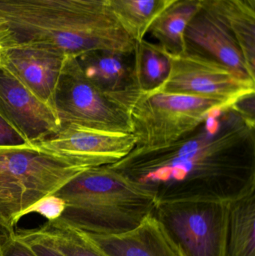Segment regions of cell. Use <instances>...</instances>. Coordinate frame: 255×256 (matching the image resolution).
Listing matches in <instances>:
<instances>
[{"instance_id":"1","label":"cell","mask_w":255,"mask_h":256,"mask_svg":"<svg viewBox=\"0 0 255 256\" xmlns=\"http://www.w3.org/2000/svg\"><path fill=\"white\" fill-rule=\"evenodd\" d=\"M110 166L152 186L157 200L189 196L235 200L255 186V120L234 106L175 142L134 148Z\"/></svg>"},{"instance_id":"2","label":"cell","mask_w":255,"mask_h":256,"mask_svg":"<svg viewBox=\"0 0 255 256\" xmlns=\"http://www.w3.org/2000/svg\"><path fill=\"white\" fill-rule=\"evenodd\" d=\"M135 46L107 0H0V50L34 48L79 58L97 50L132 54Z\"/></svg>"},{"instance_id":"3","label":"cell","mask_w":255,"mask_h":256,"mask_svg":"<svg viewBox=\"0 0 255 256\" xmlns=\"http://www.w3.org/2000/svg\"><path fill=\"white\" fill-rule=\"evenodd\" d=\"M53 195L66 208L58 219L93 234L115 236L137 228L152 213L157 192L109 165L85 170Z\"/></svg>"},{"instance_id":"4","label":"cell","mask_w":255,"mask_h":256,"mask_svg":"<svg viewBox=\"0 0 255 256\" xmlns=\"http://www.w3.org/2000/svg\"><path fill=\"white\" fill-rule=\"evenodd\" d=\"M109 165L92 158L53 154L34 143L0 146V213L15 228L22 212L85 170Z\"/></svg>"},{"instance_id":"5","label":"cell","mask_w":255,"mask_h":256,"mask_svg":"<svg viewBox=\"0 0 255 256\" xmlns=\"http://www.w3.org/2000/svg\"><path fill=\"white\" fill-rule=\"evenodd\" d=\"M230 201L205 196L157 200L152 214L181 256H226Z\"/></svg>"},{"instance_id":"6","label":"cell","mask_w":255,"mask_h":256,"mask_svg":"<svg viewBox=\"0 0 255 256\" xmlns=\"http://www.w3.org/2000/svg\"><path fill=\"white\" fill-rule=\"evenodd\" d=\"M224 102L157 90L140 91L130 108L136 147L154 148L184 138L208 118L231 109Z\"/></svg>"},{"instance_id":"7","label":"cell","mask_w":255,"mask_h":256,"mask_svg":"<svg viewBox=\"0 0 255 256\" xmlns=\"http://www.w3.org/2000/svg\"><path fill=\"white\" fill-rule=\"evenodd\" d=\"M61 127H79L131 134L129 109L118 94L106 92L84 74L78 58L69 57L54 98Z\"/></svg>"},{"instance_id":"8","label":"cell","mask_w":255,"mask_h":256,"mask_svg":"<svg viewBox=\"0 0 255 256\" xmlns=\"http://www.w3.org/2000/svg\"><path fill=\"white\" fill-rule=\"evenodd\" d=\"M166 52L170 68L157 91L214 99L231 108L255 94V80L202 52L188 48L180 54Z\"/></svg>"},{"instance_id":"9","label":"cell","mask_w":255,"mask_h":256,"mask_svg":"<svg viewBox=\"0 0 255 256\" xmlns=\"http://www.w3.org/2000/svg\"><path fill=\"white\" fill-rule=\"evenodd\" d=\"M0 117L29 144L51 138L61 129L55 110L1 66Z\"/></svg>"},{"instance_id":"10","label":"cell","mask_w":255,"mask_h":256,"mask_svg":"<svg viewBox=\"0 0 255 256\" xmlns=\"http://www.w3.org/2000/svg\"><path fill=\"white\" fill-rule=\"evenodd\" d=\"M34 144L53 154L101 159L112 164L136 147V138L127 132H106L70 124L61 127L54 136Z\"/></svg>"},{"instance_id":"11","label":"cell","mask_w":255,"mask_h":256,"mask_svg":"<svg viewBox=\"0 0 255 256\" xmlns=\"http://www.w3.org/2000/svg\"><path fill=\"white\" fill-rule=\"evenodd\" d=\"M69 57L46 50L11 48L0 50V66L55 110V90Z\"/></svg>"},{"instance_id":"12","label":"cell","mask_w":255,"mask_h":256,"mask_svg":"<svg viewBox=\"0 0 255 256\" xmlns=\"http://www.w3.org/2000/svg\"><path fill=\"white\" fill-rule=\"evenodd\" d=\"M185 40L187 48L202 52L241 74L255 80L227 24L202 2L200 8L186 30Z\"/></svg>"},{"instance_id":"13","label":"cell","mask_w":255,"mask_h":256,"mask_svg":"<svg viewBox=\"0 0 255 256\" xmlns=\"http://www.w3.org/2000/svg\"><path fill=\"white\" fill-rule=\"evenodd\" d=\"M83 232L106 256H181L152 213L137 228L124 234Z\"/></svg>"},{"instance_id":"14","label":"cell","mask_w":255,"mask_h":256,"mask_svg":"<svg viewBox=\"0 0 255 256\" xmlns=\"http://www.w3.org/2000/svg\"><path fill=\"white\" fill-rule=\"evenodd\" d=\"M133 54L97 50L78 58L85 76L106 92L116 94L132 103L140 90L133 76Z\"/></svg>"},{"instance_id":"15","label":"cell","mask_w":255,"mask_h":256,"mask_svg":"<svg viewBox=\"0 0 255 256\" xmlns=\"http://www.w3.org/2000/svg\"><path fill=\"white\" fill-rule=\"evenodd\" d=\"M227 24L255 78V6L243 0H204Z\"/></svg>"},{"instance_id":"16","label":"cell","mask_w":255,"mask_h":256,"mask_svg":"<svg viewBox=\"0 0 255 256\" xmlns=\"http://www.w3.org/2000/svg\"><path fill=\"white\" fill-rule=\"evenodd\" d=\"M226 256H255V188L229 202Z\"/></svg>"},{"instance_id":"17","label":"cell","mask_w":255,"mask_h":256,"mask_svg":"<svg viewBox=\"0 0 255 256\" xmlns=\"http://www.w3.org/2000/svg\"><path fill=\"white\" fill-rule=\"evenodd\" d=\"M200 7L201 2L196 0H178L157 18L148 32L169 54L184 52L186 30Z\"/></svg>"},{"instance_id":"18","label":"cell","mask_w":255,"mask_h":256,"mask_svg":"<svg viewBox=\"0 0 255 256\" xmlns=\"http://www.w3.org/2000/svg\"><path fill=\"white\" fill-rule=\"evenodd\" d=\"M178 0H107L115 20L136 42L145 39L159 16Z\"/></svg>"},{"instance_id":"19","label":"cell","mask_w":255,"mask_h":256,"mask_svg":"<svg viewBox=\"0 0 255 256\" xmlns=\"http://www.w3.org/2000/svg\"><path fill=\"white\" fill-rule=\"evenodd\" d=\"M15 233L48 244L64 256H106L83 232L60 219L47 220L40 228L19 230Z\"/></svg>"},{"instance_id":"20","label":"cell","mask_w":255,"mask_h":256,"mask_svg":"<svg viewBox=\"0 0 255 256\" xmlns=\"http://www.w3.org/2000/svg\"><path fill=\"white\" fill-rule=\"evenodd\" d=\"M170 64L166 50L158 44L143 39L136 42L133 54V80L140 91L158 88L169 74Z\"/></svg>"},{"instance_id":"21","label":"cell","mask_w":255,"mask_h":256,"mask_svg":"<svg viewBox=\"0 0 255 256\" xmlns=\"http://www.w3.org/2000/svg\"><path fill=\"white\" fill-rule=\"evenodd\" d=\"M66 208V203L62 198L56 196L49 195L40 198L26 210L22 212L21 216L31 213L38 214L48 221L55 220L62 215Z\"/></svg>"},{"instance_id":"22","label":"cell","mask_w":255,"mask_h":256,"mask_svg":"<svg viewBox=\"0 0 255 256\" xmlns=\"http://www.w3.org/2000/svg\"><path fill=\"white\" fill-rule=\"evenodd\" d=\"M0 256H36L23 240L14 237L0 250Z\"/></svg>"},{"instance_id":"23","label":"cell","mask_w":255,"mask_h":256,"mask_svg":"<svg viewBox=\"0 0 255 256\" xmlns=\"http://www.w3.org/2000/svg\"><path fill=\"white\" fill-rule=\"evenodd\" d=\"M15 236L25 242L36 256H64L55 248L44 242L31 238L17 236L16 233Z\"/></svg>"},{"instance_id":"24","label":"cell","mask_w":255,"mask_h":256,"mask_svg":"<svg viewBox=\"0 0 255 256\" xmlns=\"http://www.w3.org/2000/svg\"><path fill=\"white\" fill-rule=\"evenodd\" d=\"M25 142L22 137L0 117V146H16Z\"/></svg>"},{"instance_id":"25","label":"cell","mask_w":255,"mask_h":256,"mask_svg":"<svg viewBox=\"0 0 255 256\" xmlns=\"http://www.w3.org/2000/svg\"><path fill=\"white\" fill-rule=\"evenodd\" d=\"M15 230L6 222L0 213V250L14 237Z\"/></svg>"},{"instance_id":"26","label":"cell","mask_w":255,"mask_h":256,"mask_svg":"<svg viewBox=\"0 0 255 256\" xmlns=\"http://www.w3.org/2000/svg\"><path fill=\"white\" fill-rule=\"evenodd\" d=\"M196 1L202 2V1H204V0H196Z\"/></svg>"}]
</instances>
